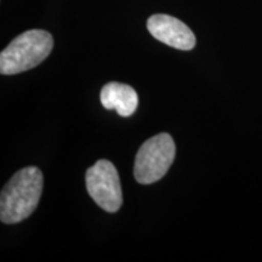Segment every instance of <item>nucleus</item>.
<instances>
[{"mask_svg": "<svg viewBox=\"0 0 262 262\" xmlns=\"http://www.w3.org/2000/svg\"><path fill=\"white\" fill-rule=\"evenodd\" d=\"M147 28L157 40L171 48L188 51L195 47V37L188 26L170 15L150 16L147 21Z\"/></svg>", "mask_w": 262, "mask_h": 262, "instance_id": "obj_5", "label": "nucleus"}, {"mask_svg": "<svg viewBox=\"0 0 262 262\" xmlns=\"http://www.w3.org/2000/svg\"><path fill=\"white\" fill-rule=\"evenodd\" d=\"M176 147L169 134L150 137L140 147L134 165V176L141 185L159 181L175 159Z\"/></svg>", "mask_w": 262, "mask_h": 262, "instance_id": "obj_3", "label": "nucleus"}, {"mask_svg": "<svg viewBox=\"0 0 262 262\" xmlns=\"http://www.w3.org/2000/svg\"><path fill=\"white\" fill-rule=\"evenodd\" d=\"M54 48L52 35L42 29H31L16 37L0 54V73L18 74L37 67Z\"/></svg>", "mask_w": 262, "mask_h": 262, "instance_id": "obj_2", "label": "nucleus"}, {"mask_svg": "<svg viewBox=\"0 0 262 262\" xmlns=\"http://www.w3.org/2000/svg\"><path fill=\"white\" fill-rule=\"evenodd\" d=\"M86 189L95 203L107 212H117L123 204V192L116 166L110 160L101 159L88 169Z\"/></svg>", "mask_w": 262, "mask_h": 262, "instance_id": "obj_4", "label": "nucleus"}, {"mask_svg": "<svg viewBox=\"0 0 262 262\" xmlns=\"http://www.w3.org/2000/svg\"><path fill=\"white\" fill-rule=\"evenodd\" d=\"M42 173L35 166L21 169L6 183L0 195V220L12 225L29 217L42 193Z\"/></svg>", "mask_w": 262, "mask_h": 262, "instance_id": "obj_1", "label": "nucleus"}, {"mask_svg": "<svg viewBox=\"0 0 262 262\" xmlns=\"http://www.w3.org/2000/svg\"><path fill=\"white\" fill-rule=\"evenodd\" d=\"M100 100L106 110H116L122 117L133 116L139 106V96L130 85L111 81L101 90Z\"/></svg>", "mask_w": 262, "mask_h": 262, "instance_id": "obj_6", "label": "nucleus"}]
</instances>
